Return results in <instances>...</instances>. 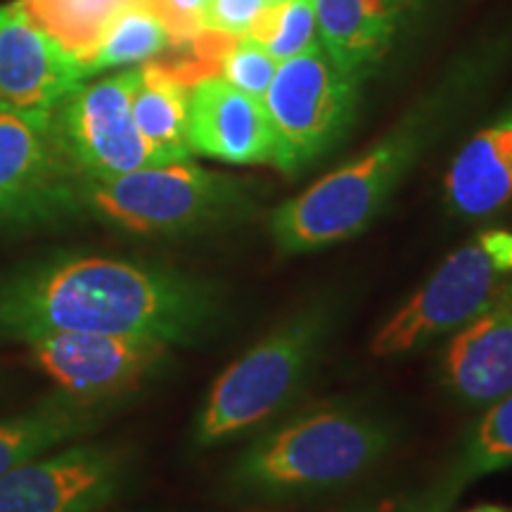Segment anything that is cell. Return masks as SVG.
I'll use <instances>...</instances> for the list:
<instances>
[{
    "label": "cell",
    "instance_id": "cell-10",
    "mask_svg": "<svg viewBox=\"0 0 512 512\" xmlns=\"http://www.w3.org/2000/svg\"><path fill=\"white\" fill-rule=\"evenodd\" d=\"M128 448L72 441L0 477V512H100L131 477Z\"/></svg>",
    "mask_w": 512,
    "mask_h": 512
},
{
    "label": "cell",
    "instance_id": "cell-17",
    "mask_svg": "<svg viewBox=\"0 0 512 512\" xmlns=\"http://www.w3.org/2000/svg\"><path fill=\"white\" fill-rule=\"evenodd\" d=\"M110 403L76 399L55 389L27 411L0 420V477L27 460L86 439L98 430Z\"/></svg>",
    "mask_w": 512,
    "mask_h": 512
},
{
    "label": "cell",
    "instance_id": "cell-27",
    "mask_svg": "<svg viewBox=\"0 0 512 512\" xmlns=\"http://www.w3.org/2000/svg\"><path fill=\"white\" fill-rule=\"evenodd\" d=\"M268 3H278V0H268Z\"/></svg>",
    "mask_w": 512,
    "mask_h": 512
},
{
    "label": "cell",
    "instance_id": "cell-18",
    "mask_svg": "<svg viewBox=\"0 0 512 512\" xmlns=\"http://www.w3.org/2000/svg\"><path fill=\"white\" fill-rule=\"evenodd\" d=\"M403 0H313L320 46L361 79L392 43Z\"/></svg>",
    "mask_w": 512,
    "mask_h": 512
},
{
    "label": "cell",
    "instance_id": "cell-13",
    "mask_svg": "<svg viewBox=\"0 0 512 512\" xmlns=\"http://www.w3.org/2000/svg\"><path fill=\"white\" fill-rule=\"evenodd\" d=\"M190 152L226 164H273V131L264 100L221 76H204L190 91Z\"/></svg>",
    "mask_w": 512,
    "mask_h": 512
},
{
    "label": "cell",
    "instance_id": "cell-8",
    "mask_svg": "<svg viewBox=\"0 0 512 512\" xmlns=\"http://www.w3.org/2000/svg\"><path fill=\"white\" fill-rule=\"evenodd\" d=\"M512 273L475 238L441 264L430 280L394 313L370 342V354L389 358L411 354L441 335L465 328L503 297Z\"/></svg>",
    "mask_w": 512,
    "mask_h": 512
},
{
    "label": "cell",
    "instance_id": "cell-23",
    "mask_svg": "<svg viewBox=\"0 0 512 512\" xmlns=\"http://www.w3.org/2000/svg\"><path fill=\"white\" fill-rule=\"evenodd\" d=\"M278 64L280 62L249 34L233 36L221 53L219 76L238 91L261 100L278 72Z\"/></svg>",
    "mask_w": 512,
    "mask_h": 512
},
{
    "label": "cell",
    "instance_id": "cell-4",
    "mask_svg": "<svg viewBox=\"0 0 512 512\" xmlns=\"http://www.w3.org/2000/svg\"><path fill=\"white\" fill-rule=\"evenodd\" d=\"M420 138L418 124L399 126L354 162L280 204L271 216V233L280 252H318L363 233L413 164Z\"/></svg>",
    "mask_w": 512,
    "mask_h": 512
},
{
    "label": "cell",
    "instance_id": "cell-9",
    "mask_svg": "<svg viewBox=\"0 0 512 512\" xmlns=\"http://www.w3.org/2000/svg\"><path fill=\"white\" fill-rule=\"evenodd\" d=\"M27 356L64 394L114 403L157 375L171 344L147 337L53 330L24 339Z\"/></svg>",
    "mask_w": 512,
    "mask_h": 512
},
{
    "label": "cell",
    "instance_id": "cell-24",
    "mask_svg": "<svg viewBox=\"0 0 512 512\" xmlns=\"http://www.w3.org/2000/svg\"><path fill=\"white\" fill-rule=\"evenodd\" d=\"M268 0H207L202 10V29L226 36H247Z\"/></svg>",
    "mask_w": 512,
    "mask_h": 512
},
{
    "label": "cell",
    "instance_id": "cell-16",
    "mask_svg": "<svg viewBox=\"0 0 512 512\" xmlns=\"http://www.w3.org/2000/svg\"><path fill=\"white\" fill-rule=\"evenodd\" d=\"M192 86L195 81L176 55L138 64L131 112L159 164L185 162L192 155L188 143Z\"/></svg>",
    "mask_w": 512,
    "mask_h": 512
},
{
    "label": "cell",
    "instance_id": "cell-3",
    "mask_svg": "<svg viewBox=\"0 0 512 512\" xmlns=\"http://www.w3.org/2000/svg\"><path fill=\"white\" fill-rule=\"evenodd\" d=\"M245 200L240 181L185 159L110 178H83L79 214L131 235L174 238L233 219Z\"/></svg>",
    "mask_w": 512,
    "mask_h": 512
},
{
    "label": "cell",
    "instance_id": "cell-12",
    "mask_svg": "<svg viewBox=\"0 0 512 512\" xmlns=\"http://www.w3.org/2000/svg\"><path fill=\"white\" fill-rule=\"evenodd\" d=\"M83 81L79 62L22 0L0 5V112L50 117Z\"/></svg>",
    "mask_w": 512,
    "mask_h": 512
},
{
    "label": "cell",
    "instance_id": "cell-21",
    "mask_svg": "<svg viewBox=\"0 0 512 512\" xmlns=\"http://www.w3.org/2000/svg\"><path fill=\"white\" fill-rule=\"evenodd\" d=\"M512 467V392L491 403L484 418L467 437L463 453L448 477L460 489L494 472Z\"/></svg>",
    "mask_w": 512,
    "mask_h": 512
},
{
    "label": "cell",
    "instance_id": "cell-20",
    "mask_svg": "<svg viewBox=\"0 0 512 512\" xmlns=\"http://www.w3.org/2000/svg\"><path fill=\"white\" fill-rule=\"evenodd\" d=\"M131 3L136 0H22L29 15L76 62L93 48L102 29Z\"/></svg>",
    "mask_w": 512,
    "mask_h": 512
},
{
    "label": "cell",
    "instance_id": "cell-15",
    "mask_svg": "<svg viewBox=\"0 0 512 512\" xmlns=\"http://www.w3.org/2000/svg\"><path fill=\"white\" fill-rule=\"evenodd\" d=\"M453 214L479 219L512 202V110L467 140L444 178Z\"/></svg>",
    "mask_w": 512,
    "mask_h": 512
},
{
    "label": "cell",
    "instance_id": "cell-14",
    "mask_svg": "<svg viewBox=\"0 0 512 512\" xmlns=\"http://www.w3.org/2000/svg\"><path fill=\"white\" fill-rule=\"evenodd\" d=\"M441 373L448 392L467 406H491L512 392V283L496 304L456 330Z\"/></svg>",
    "mask_w": 512,
    "mask_h": 512
},
{
    "label": "cell",
    "instance_id": "cell-2",
    "mask_svg": "<svg viewBox=\"0 0 512 512\" xmlns=\"http://www.w3.org/2000/svg\"><path fill=\"white\" fill-rule=\"evenodd\" d=\"M392 446L387 425L358 411L325 408L266 434L242 453L230 484L254 501H283L351 484Z\"/></svg>",
    "mask_w": 512,
    "mask_h": 512
},
{
    "label": "cell",
    "instance_id": "cell-26",
    "mask_svg": "<svg viewBox=\"0 0 512 512\" xmlns=\"http://www.w3.org/2000/svg\"><path fill=\"white\" fill-rule=\"evenodd\" d=\"M467 512H512V508H508V505L489 503V505H477V508H472V510H467Z\"/></svg>",
    "mask_w": 512,
    "mask_h": 512
},
{
    "label": "cell",
    "instance_id": "cell-19",
    "mask_svg": "<svg viewBox=\"0 0 512 512\" xmlns=\"http://www.w3.org/2000/svg\"><path fill=\"white\" fill-rule=\"evenodd\" d=\"M174 48V36L150 0H136L102 29L93 48L79 60V67L83 79H91L107 69L131 67V64L138 67L143 62L157 60Z\"/></svg>",
    "mask_w": 512,
    "mask_h": 512
},
{
    "label": "cell",
    "instance_id": "cell-5",
    "mask_svg": "<svg viewBox=\"0 0 512 512\" xmlns=\"http://www.w3.org/2000/svg\"><path fill=\"white\" fill-rule=\"evenodd\" d=\"M325 330L323 309L297 313L230 363L209 389L197 418V446L238 437L280 411L316 361Z\"/></svg>",
    "mask_w": 512,
    "mask_h": 512
},
{
    "label": "cell",
    "instance_id": "cell-11",
    "mask_svg": "<svg viewBox=\"0 0 512 512\" xmlns=\"http://www.w3.org/2000/svg\"><path fill=\"white\" fill-rule=\"evenodd\" d=\"M138 67L83 81L53 112L64 150L86 178H110L145 166H162L131 112Z\"/></svg>",
    "mask_w": 512,
    "mask_h": 512
},
{
    "label": "cell",
    "instance_id": "cell-25",
    "mask_svg": "<svg viewBox=\"0 0 512 512\" xmlns=\"http://www.w3.org/2000/svg\"><path fill=\"white\" fill-rule=\"evenodd\" d=\"M460 491L463 489L451 477H446L444 482L434 484L430 489L420 491V494L399 498V501L382 505L373 512H451Z\"/></svg>",
    "mask_w": 512,
    "mask_h": 512
},
{
    "label": "cell",
    "instance_id": "cell-6",
    "mask_svg": "<svg viewBox=\"0 0 512 512\" xmlns=\"http://www.w3.org/2000/svg\"><path fill=\"white\" fill-rule=\"evenodd\" d=\"M356 86V76L318 43L280 62L261 98L273 131V166L299 174L335 145L354 117Z\"/></svg>",
    "mask_w": 512,
    "mask_h": 512
},
{
    "label": "cell",
    "instance_id": "cell-22",
    "mask_svg": "<svg viewBox=\"0 0 512 512\" xmlns=\"http://www.w3.org/2000/svg\"><path fill=\"white\" fill-rule=\"evenodd\" d=\"M316 10L313 0H278L256 19L249 36L261 43L275 60L283 62L304 53L316 43Z\"/></svg>",
    "mask_w": 512,
    "mask_h": 512
},
{
    "label": "cell",
    "instance_id": "cell-1",
    "mask_svg": "<svg viewBox=\"0 0 512 512\" xmlns=\"http://www.w3.org/2000/svg\"><path fill=\"white\" fill-rule=\"evenodd\" d=\"M219 299L176 268L121 256L55 252L0 273V339L102 332L195 344L214 328Z\"/></svg>",
    "mask_w": 512,
    "mask_h": 512
},
{
    "label": "cell",
    "instance_id": "cell-7",
    "mask_svg": "<svg viewBox=\"0 0 512 512\" xmlns=\"http://www.w3.org/2000/svg\"><path fill=\"white\" fill-rule=\"evenodd\" d=\"M83 176L60 136L53 114L0 112V233H22L79 214Z\"/></svg>",
    "mask_w": 512,
    "mask_h": 512
}]
</instances>
